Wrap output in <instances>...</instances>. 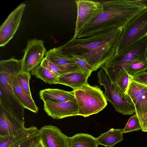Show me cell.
I'll return each mask as SVG.
<instances>
[{
    "label": "cell",
    "instance_id": "obj_1",
    "mask_svg": "<svg viewBox=\"0 0 147 147\" xmlns=\"http://www.w3.org/2000/svg\"><path fill=\"white\" fill-rule=\"evenodd\" d=\"M123 28H118L91 37L73 38L64 45L55 48L65 55L77 56L85 59L96 71L115 55Z\"/></svg>",
    "mask_w": 147,
    "mask_h": 147
},
{
    "label": "cell",
    "instance_id": "obj_2",
    "mask_svg": "<svg viewBox=\"0 0 147 147\" xmlns=\"http://www.w3.org/2000/svg\"><path fill=\"white\" fill-rule=\"evenodd\" d=\"M102 12L86 25L76 38L93 37L123 28L147 8L133 0H112L101 2Z\"/></svg>",
    "mask_w": 147,
    "mask_h": 147
},
{
    "label": "cell",
    "instance_id": "obj_3",
    "mask_svg": "<svg viewBox=\"0 0 147 147\" xmlns=\"http://www.w3.org/2000/svg\"><path fill=\"white\" fill-rule=\"evenodd\" d=\"M22 70L21 59L11 57L0 61V102L14 115L24 121V108L16 96L13 88V82Z\"/></svg>",
    "mask_w": 147,
    "mask_h": 147
},
{
    "label": "cell",
    "instance_id": "obj_4",
    "mask_svg": "<svg viewBox=\"0 0 147 147\" xmlns=\"http://www.w3.org/2000/svg\"><path fill=\"white\" fill-rule=\"evenodd\" d=\"M74 90L78 106V115L88 117L97 113L107 105L105 94L98 86L87 83Z\"/></svg>",
    "mask_w": 147,
    "mask_h": 147
},
{
    "label": "cell",
    "instance_id": "obj_5",
    "mask_svg": "<svg viewBox=\"0 0 147 147\" xmlns=\"http://www.w3.org/2000/svg\"><path fill=\"white\" fill-rule=\"evenodd\" d=\"M147 36V9L133 19L124 28L115 55Z\"/></svg>",
    "mask_w": 147,
    "mask_h": 147
},
{
    "label": "cell",
    "instance_id": "obj_6",
    "mask_svg": "<svg viewBox=\"0 0 147 147\" xmlns=\"http://www.w3.org/2000/svg\"><path fill=\"white\" fill-rule=\"evenodd\" d=\"M147 36L119 54L113 56L105 65L118 71L140 59L147 58Z\"/></svg>",
    "mask_w": 147,
    "mask_h": 147
},
{
    "label": "cell",
    "instance_id": "obj_7",
    "mask_svg": "<svg viewBox=\"0 0 147 147\" xmlns=\"http://www.w3.org/2000/svg\"><path fill=\"white\" fill-rule=\"evenodd\" d=\"M98 82L105 89V96L107 101L110 102L115 110L123 115H130L135 113L134 104L128 96L122 98L115 90L109 80L102 69L97 73Z\"/></svg>",
    "mask_w": 147,
    "mask_h": 147
},
{
    "label": "cell",
    "instance_id": "obj_8",
    "mask_svg": "<svg viewBox=\"0 0 147 147\" xmlns=\"http://www.w3.org/2000/svg\"><path fill=\"white\" fill-rule=\"evenodd\" d=\"M77 16L73 38L87 25L100 14L103 9L101 2L88 0H76Z\"/></svg>",
    "mask_w": 147,
    "mask_h": 147
},
{
    "label": "cell",
    "instance_id": "obj_9",
    "mask_svg": "<svg viewBox=\"0 0 147 147\" xmlns=\"http://www.w3.org/2000/svg\"><path fill=\"white\" fill-rule=\"evenodd\" d=\"M46 51L44 42L42 40H28L24 50V55L21 59L22 70L31 72L42 62Z\"/></svg>",
    "mask_w": 147,
    "mask_h": 147
},
{
    "label": "cell",
    "instance_id": "obj_10",
    "mask_svg": "<svg viewBox=\"0 0 147 147\" xmlns=\"http://www.w3.org/2000/svg\"><path fill=\"white\" fill-rule=\"evenodd\" d=\"M24 123L0 102V136H17L26 129Z\"/></svg>",
    "mask_w": 147,
    "mask_h": 147
},
{
    "label": "cell",
    "instance_id": "obj_11",
    "mask_svg": "<svg viewBox=\"0 0 147 147\" xmlns=\"http://www.w3.org/2000/svg\"><path fill=\"white\" fill-rule=\"evenodd\" d=\"M26 7L22 3L8 16L0 27V46L4 47L12 38L19 28Z\"/></svg>",
    "mask_w": 147,
    "mask_h": 147
},
{
    "label": "cell",
    "instance_id": "obj_12",
    "mask_svg": "<svg viewBox=\"0 0 147 147\" xmlns=\"http://www.w3.org/2000/svg\"><path fill=\"white\" fill-rule=\"evenodd\" d=\"M39 134L45 147H69V137L55 126L45 125L39 129Z\"/></svg>",
    "mask_w": 147,
    "mask_h": 147
},
{
    "label": "cell",
    "instance_id": "obj_13",
    "mask_svg": "<svg viewBox=\"0 0 147 147\" xmlns=\"http://www.w3.org/2000/svg\"><path fill=\"white\" fill-rule=\"evenodd\" d=\"M44 109L47 115L54 119L78 115V111L75 98L62 102H44Z\"/></svg>",
    "mask_w": 147,
    "mask_h": 147
},
{
    "label": "cell",
    "instance_id": "obj_14",
    "mask_svg": "<svg viewBox=\"0 0 147 147\" xmlns=\"http://www.w3.org/2000/svg\"><path fill=\"white\" fill-rule=\"evenodd\" d=\"M45 56L59 68L62 74L81 70L72 57L58 51L55 47L46 51Z\"/></svg>",
    "mask_w": 147,
    "mask_h": 147
},
{
    "label": "cell",
    "instance_id": "obj_15",
    "mask_svg": "<svg viewBox=\"0 0 147 147\" xmlns=\"http://www.w3.org/2000/svg\"><path fill=\"white\" fill-rule=\"evenodd\" d=\"M91 74L80 70L61 74L58 76L55 84L65 85L75 90L87 83Z\"/></svg>",
    "mask_w": 147,
    "mask_h": 147
},
{
    "label": "cell",
    "instance_id": "obj_16",
    "mask_svg": "<svg viewBox=\"0 0 147 147\" xmlns=\"http://www.w3.org/2000/svg\"><path fill=\"white\" fill-rule=\"evenodd\" d=\"M40 98L44 102H60L75 98L74 91H67L57 88H47L40 91Z\"/></svg>",
    "mask_w": 147,
    "mask_h": 147
},
{
    "label": "cell",
    "instance_id": "obj_17",
    "mask_svg": "<svg viewBox=\"0 0 147 147\" xmlns=\"http://www.w3.org/2000/svg\"><path fill=\"white\" fill-rule=\"evenodd\" d=\"M38 128L32 126L17 136L8 147H31L39 137Z\"/></svg>",
    "mask_w": 147,
    "mask_h": 147
},
{
    "label": "cell",
    "instance_id": "obj_18",
    "mask_svg": "<svg viewBox=\"0 0 147 147\" xmlns=\"http://www.w3.org/2000/svg\"><path fill=\"white\" fill-rule=\"evenodd\" d=\"M13 88L15 93L22 106L35 113H37L38 108L32 98L26 93L20 85L17 78L16 77L13 83Z\"/></svg>",
    "mask_w": 147,
    "mask_h": 147
},
{
    "label": "cell",
    "instance_id": "obj_19",
    "mask_svg": "<svg viewBox=\"0 0 147 147\" xmlns=\"http://www.w3.org/2000/svg\"><path fill=\"white\" fill-rule=\"evenodd\" d=\"M123 129L112 128L96 138L98 144L112 147L123 139Z\"/></svg>",
    "mask_w": 147,
    "mask_h": 147
},
{
    "label": "cell",
    "instance_id": "obj_20",
    "mask_svg": "<svg viewBox=\"0 0 147 147\" xmlns=\"http://www.w3.org/2000/svg\"><path fill=\"white\" fill-rule=\"evenodd\" d=\"M96 138L87 134H78L69 137V147H98Z\"/></svg>",
    "mask_w": 147,
    "mask_h": 147
},
{
    "label": "cell",
    "instance_id": "obj_21",
    "mask_svg": "<svg viewBox=\"0 0 147 147\" xmlns=\"http://www.w3.org/2000/svg\"><path fill=\"white\" fill-rule=\"evenodd\" d=\"M147 90V86L137 82L133 79L131 80L125 92L134 104L137 99Z\"/></svg>",
    "mask_w": 147,
    "mask_h": 147
},
{
    "label": "cell",
    "instance_id": "obj_22",
    "mask_svg": "<svg viewBox=\"0 0 147 147\" xmlns=\"http://www.w3.org/2000/svg\"><path fill=\"white\" fill-rule=\"evenodd\" d=\"M134 105L136 114L142 126L147 112V90L137 99Z\"/></svg>",
    "mask_w": 147,
    "mask_h": 147
},
{
    "label": "cell",
    "instance_id": "obj_23",
    "mask_svg": "<svg viewBox=\"0 0 147 147\" xmlns=\"http://www.w3.org/2000/svg\"><path fill=\"white\" fill-rule=\"evenodd\" d=\"M31 74L49 84H55L58 76L40 65L31 72Z\"/></svg>",
    "mask_w": 147,
    "mask_h": 147
},
{
    "label": "cell",
    "instance_id": "obj_24",
    "mask_svg": "<svg viewBox=\"0 0 147 147\" xmlns=\"http://www.w3.org/2000/svg\"><path fill=\"white\" fill-rule=\"evenodd\" d=\"M127 73L133 76L147 70V58L137 60L127 65L125 69Z\"/></svg>",
    "mask_w": 147,
    "mask_h": 147
},
{
    "label": "cell",
    "instance_id": "obj_25",
    "mask_svg": "<svg viewBox=\"0 0 147 147\" xmlns=\"http://www.w3.org/2000/svg\"><path fill=\"white\" fill-rule=\"evenodd\" d=\"M31 77V74L30 72L23 70H22L17 76L18 80L22 88L26 93L32 97L29 84Z\"/></svg>",
    "mask_w": 147,
    "mask_h": 147
},
{
    "label": "cell",
    "instance_id": "obj_26",
    "mask_svg": "<svg viewBox=\"0 0 147 147\" xmlns=\"http://www.w3.org/2000/svg\"><path fill=\"white\" fill-rule=\"evenodd\" d=\"M123 129V133L138 131L142 129L140 121L135 114L129 119L125 127Z\"/></svg>",
    "mask_w": 147,
    "mask_h": 147
},
{
    "label": "cell",
    "instance_id": "obj_27",
    "mask_svg": "<svg viewBox=\"0 0 147 147\" xmlns=\"http://www.w3.org/2000/svg\"><path fill=\"white\" fill-rule=\"evenodd\" d=\"M82 70L89 73L94 71L93 68L84 59L77 56H71Z\"/></svg>",
    "mask_w": 147,
    "mask_h": 147
},
{
    "label": "cell",
    "instance_id": "obj_28",
    "mask_svg": "<svg viewBox=\"0 0 147 147\" xmlns=\"http://www.w3.org/2000/svg\"><path fill=\"white\" fill-rule=\"evenodd\" d=\"M59 76L62 74L61 70L54 63L45 57L40 65Z\"/></svg>",
    "mask_w": 147,
    "mask_h": 147
},
{
    "label": "cell",
    "instance_id": "obj_29",
    "mask_svg": "<svg viewBox=\"0 0 147 147\" xmlns=\"http://www.w3.org/2000/svg\"><path fill=\"white\" fill-rule=\"evenodd\" d=\"M132 78L134 80L147 86V71L137 74L132 76Z\"/></svg>",
    "mask_w": 147,
    "mask_h": 147
},
{
    "label": "cell",
    "instance_id": "obj_30",
    "mask_svg": "<svg viewBox=\"0 0 147 147\" xmlns=\"http://www.w3.org/2000/svg\"><path fill=\"white\" fill-rule=\"evenodd\" d=\"M16 137L0 136V147H8Z\"/></svg>",
    "mask_w": 147,
    "mask_h": 147
},
{
    "label": "cell",
    "instance_id": "obj_31",
    "mask_svg": "<svg viewBox=\"0 0 147 147\" xmlns=\"http://www.w3.org/2000/svg\"><path fill=\"white\" fill-rule=\"evenodd\" d=\"M31 147H45L44 146L40 136L33 144Z\"/></svg>",
    "mask_w": 147,
    "mask_h": 147
},
{
    "label": "cell",
    "instance_id": "obj_32",
    "mask_svg": "<svg viewBox=\"0 0 147 147\" xmlns=\"http://www.w3.org/2000/svg\"><path fill=\"white\" fill-rule=\"evenodd\" d=\"M136 3L143 5L147 8V0H133Z\"/></svg>",
    "mask_w": 147,
    "mask_h": 147
},
{
    "label": "cell",
    "instance_id": "obj_33",
    "mask_svg": "<svg viewBox=\"0 0 147 147\" xmlns=\"http://www.w3.org/2000/svg\"><path fill=\"white\" fill-rule=\"evenodd\" d=\"M142 130L144 132H147V112L144 123L142 126Z\"/></svg>",
    "mask_w": 147,
    "mask_h": 147
}]
</instances>
